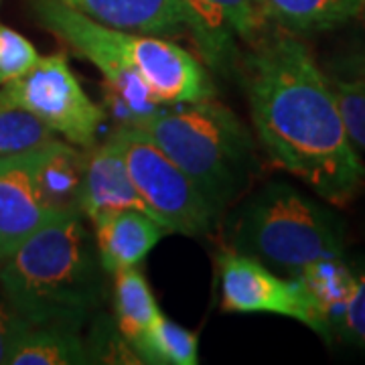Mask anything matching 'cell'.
Segmentation results:
<instances>
[{"mask_svg": "<svg viewBox=\"0 0 365 365\" xmlns=\"http://www.w3.org/2000/svg\"><path fill=\"white\" fill-rule=\"evenodd\" d=\"M37 47L14 31L13 26L0 25V86L23 78L39 61Z\"/></svg>", "mask_w": 365, "mask_h": 365, "instance_id": "23", "label": "cell"}, {"mask_svg": "<svg viewBox=\"0 0 365 365\" xmlns=\"http://www.w3.org/2000/svg\"><path fill=\"white\" fill-rule=\"evenodd\" d=\"M237 69L270 163L329 203L347 205L364 187L365 167L311 49L294 33L272 25L242 51Z\"/></svg>", "mask_w": 365, "mask_h": 365, "instance_id": "1", "label": "cell"}, {"mask_svg": "<svg viewBox=\"0 0 365 365\" xmlns=\"http://www.w3.org/2000/svg\"><path fill=\"white\" fill-rule=\"evenodd\" d=\"M297 280L317 302L331 329L333 321L351 297L355 287V270L345 264L343 256H333L309 264L307 268H302Z\"/></svg>", "mask_w": 365, "mask_h": 365, "instance_id": "19", "label": "cell"}, {"mask_svg": "<svg viewBox=\"0 0 365 365\" xmlns=\"http://www.w3.org/2000/svg\"><path fill=\"white\" fill-rule=\"evenodd\" d=\"M29 6L47 33L102 73L104 110L116 118L118 124H132L163 106L120 53L112 26L96 23L57 0H29Z\"/></svg>", "mask_w": 365, "mask_h": 365, "instance_id": "5", "label": "cell"}, {"mask_svg": "<svg viewBox=\"0 0 365 365\" xmlns=\"http://www.w3.org/2000/svg\"><path fill=\"white\" fill-rule=\"evenodd\" d=\"M112 29L157 37L187 35V21L179 0H57Z\"/></svg>", "mask_w": 365, "mask_h": 365, "instance_id": "14", "label": "cell"}, {"mask_svg": "<svg viewBox=\"0 0 365 365\" xmlns=\"http://www.w3.org/2000/svg\"><path fill=\"white\" fill-rule=\"evenodd\" d=\"M39 148V146H37ZM37 148L0 157V256L9 258L51 215L37 182Z\"/></svg>", "mask_w": 365, "mask_h": 365, "instance_id": "11", "label": "cell"}, {"mask_svg": "<svg viewBox=\"0 0 365 365\" xmlns=\"http://www.w3.org/2000/svg\"><path fill=\"white\" fill-rule=\"evenodd\" d=\"M29 323L19 317L13 307L0 294V365L6 364L9 353L13 349L14 341L25 331Z\"/></svg>", "mask_w": 365, "mask_h": 365, "instance_id": "25", "label": "cell"}, {"mask_svg": "<svg viewBox=\"0 0 365 365\" xmlns=\"http://www.w3.org/2000/svg\"><path fill=\"white\" fill-rule=\"evenodd\" d=\"M108 138L116 144L150 215L169 234L201 237L211 232L220 213L191 177L148 136L128 124H118Z\"/></svg>", "mask_w": 365, "mask_h": 365, "instance_id": "6", "label": "cell"}, {"mask_svg": "<svg viewBox=\"0 0 365 365\" xmlns=\"http://www.w3.org/2000/svg\"><path fill=\"white\" fill-rule=\"evenodd\" d=\"M0 264H2V256H0Z\"/></svg>", "mask_w": 365, "mask_h": 365, "instance_id": "27", "label": "cell"}, {"mask_svg": "<svg viewBox=\"0 0 365 365\" xmlns=\"http://www.w3.org/2000/svg\"><path fill=\"white\" fill-rule=\"evenodd\" d=\"M341 120L355 148L365 150V83L357 79H329Z\"/></svg>", "mask_w": 365, "mask_h": 365, "instance_id": "22", "label": "cell"}, {"mask_svg": "<svg viewBox=\"0 0 365 365\" xmlns=\"http://www.w3.org/2000/svg\"><path fill=\"white\" fill-rule=\"evenodd\" d=\"M81 211L55 215L0 264L4 300L29 325L81 331L102 297V262Z\"/></svg>", "mask_w": 365, "mask_h": 365, "instance_id": "2", "label": "cell"}, {"mask_svg": "<svg viewBox=\"0 0 365 365\" xmlns=\"http://www.w3.org/2000/svg\"><path fill=\"white\" fill-rule=\"evenodd\" d=\"M118 209H136L150 215L130 179L128 167L110 138L86 150V170L81 182L79 211L83 217L96 220Z\"/></svg>", "mask_w": 365, "mask_h": 365, "instance_id": "12", "label": "cell"}, {"mask_svg": "<svg viewBox=\"0 0 365 365\" xmlns=\"http://www.w3.org/2000/svg\"><path fill=\"white\" fill-rule=\"evenodd\" d=\"M86 150L66 140H51L37 148V182L51 215L79 211Z\"/></svg>", "mask_w": 365, "mask_h": 365, "instance_id": "15", "label": "cell"}, {"mask_svg": "<svg viewBox=\"0 0 365 365\" xmlns=\"http://www.w3.org/2000/svg\"><path fill=\"white\" fill-rule=\"evenodd\" d=\"M270 25L294 35L321 33L365 16V0H256Z\"/></svg>", "mask_w": 365, "mask_h": 365, "instance_id": "16", "label": "cell"}, {"mask_svg": "<svg viewBox=\"0 0 365 365\" xmlns=\"http://www.w3.org/2000/svg\"><path fill=\"white\" fill-rule=\"evenodd\" d=\"M331 331L345 341L365 347V272H355V287L343 311L333 321Z\"/></svg>", "mask_w": 365, "mask_h": 365, "instance_id": "24", "label": "cell"}, {"mask_svg": "<svg viewBox=\"0 0 365 365\" xmlns=\"http://www.w3.org/2000/svg\"><path fill=\"white\" fill-rule=\"evenodd\" d=\"M232 248L297 278L313 262L343 256L345 230L337 215L292 185L270 182L237 213Z\"/></svg>", "mask_w": 365, "mask_h": 365, "instance_id": "4", "label": "cell"}, {"mask_svg": "<svg viewBox=\"0 0 365 365\" xmlns=\"http://www.w3.org/2000/svg\"><path fill=\"white\" fill-rule=\"evenodd\" d=\"M158 314L160 309L153 288L138 266L114 272V327L132 347Z\"/></svg>", "mask_w": 365, "mask_h": 365, "instance_id": "18", "label": "cell"}, {"mask_svg": "<svg viewBox=\"0 0 365 365\" xmlns=\"http://www.w3.org/2000/svg\"><path fill=\"white\" fill-rule=\"evenodd\" d=\"M132 128L148 136L181 167L217 213L248 185L254 143L248 128L227 106L215 100L160 106L138 118Z\"/></svg>", "mask_w": 365, "mask_h": 365, "instance_id": "3", "label": "cell"}, {"mask_svg": "<svg viewBox=\"0 0 365 365\" xmlns=\"http://www.w3.org/2000/svg\"><path fill=\"white\" fill-rule=\"evenodd\" d=\"M333 69L337 71V78L357 79L365 83V49L345 53Z\"/></svg>", "mask_w": 365, "mask_h": 365, "instance_id": "26", "label": "cell"}, {"mask_svg": "<svg viewBox=\"0 0 365 365\" xmlns=\"http://www.w3.org/2000/svg\"><path fill=\"white\" fill-rule=\"evenodd\" d=\"M134 349L143 364L195 365L199 361V339L195 333L163 313L144 331Z\"/></svg>", "mask_w": 365, "mask_h": 365, "instance_id": "20", "label": "cell"}, {"mask_svg": "<svg viewBox=\"0 0 365 365\" xmlns=\"http://www.w3.org/2000/svg\"><path fill=\"white\" fill-rule=\"evenodd\" d=\"M217 276L225 313H270L300 321L331 337L325 314L297 278L284 280L254 256L230 248L217 256Z\"/></svg>", "mask_w": 365, "mask_h": 365, "instance_id": "8", "label": "cell"}, {"mask_svg": "<svg viewBox=\"0 0 365 365\" xmlns=\"http://www.w3.org/2000/svg\"><path fill=\"white\" fill-rule=\"evenodd\" d=\"M51 140H57V136L33 114L0 104V157L25 153Z\"/></svg>", "mask_w": 365, "mask_h": 365, "instance_id": "21", "label": "cell"}, {"mask_svg": "<svg viewBox=\"0 0 365 365\" xmlns=\"http://www.w3.org/2000/svg\"><path fill=\"white\" fill-rule=\"evenodd\" d=\"M0 104L33 114L55 136L81 150L96 146L106 120V110L81 88L63 53L39 57L23 78L0 86Z\"/></svg>", "mask_w": 365, "mask_h": 365, "instance_id": "7", "label": "cell"}, {"mask_svg": "<svg viewBox=\"0 0 365 365\" xmlns=\"http://www.w3.org/2000/svg\"><path fill=\"white\" fill-rule=\"evenodd\" d=\"M93 242L106 272L140 266L157 248L163 235L169 234L160 223L136 209H118L91 220Z\"/></svg>", "mask_w": 365, "mask_h": 365, "instance_id": "13", "label": "cell"}, {"mask_svg": "<svg viewBox=\"0 0 365 365\" xmlns=\"http://www.w3.org/2000/svg\"><path fill=\"white\" fill-rule=\"evenodd\" d=\"M91 364L90 349L79 331L53 325H29L14 341L6 365Z\"/></svg>", "mask_w": 365, "mask_h": 365, "instance_id": "17", "label": "cell"}, {"mask_svg": "<svg viewBox=\"0 0 365 365\" xmlns=\"http://www.w3.org/2000/svg\"><path fill=\"white\" fill-rule=\"evenodd\" d=\"M114 43L163 106L213 98L215 86L195 55L175 41L114 29Z\"/></svg>", "mask_w": 365, "mask_h": 365, "instance_id": "9", "label": "cell"}, {"mask_svg": "<svg viewBox=\"0 0 365 365\" xmlns=\"http://www.w3.org/2000/svg\"><path fill=\"white\" fill-rule=\"evenodd\" d=\"M187 37L203 63L217 73L237 67L242 45L248 47L270 29L256 0H179Z\"/></svg>", "mask_w": 365, "mask_h": 365, "instance_id": "10", "label": "cell"}]
</instances>
